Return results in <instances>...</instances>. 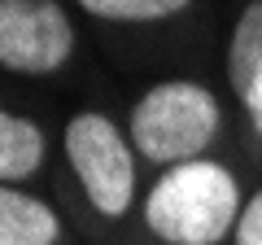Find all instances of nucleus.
<instances>
[{"instance_id":"1","label":"nucleus","mask_w":262,"mask_h":245,"mask_svg":"<svg viewBox=\"0 0 262 245\" xmlns=\"http://www.w3.org/2000/svg\"><path fill=\"white\" fill-rule=\"evenodd\" d=\"M241 184L210 158L166 167L144 197V228L166 245H219L236 232Z\"/></svg>"},{"instance_id":"2","label":"nucleus","mask_w":262,"mask_h":245,"mask_svg":"<svg viewBox=\"0 0 262 245\" xmlns=\"http://www.w3.org/2000/svg\"><path fill=\"white\" fill-rule=\"evenodd\" d=\"M219 122H223V110L210 88L192 84V79H166V84H153L131 105L127 136L144 162L184 167L214 145Z\"/></svg>"},{"instance_id":"3","label":"nucleus","mask_w":262,"mask_h":245,"mask_svg":"<svg viewBox=\"0 0 262 245\" xmlns=\"http://www.w3.org/2000/svg\"><path fill=\"white\" fill-rule=\"evenodd\" d=\"M66 158L75 167L88 201L105 219H122L136 201V145L105 114L83 110L66 122Z\"/></svg>"},{"instance_id":"4","label":"nucleus","mask_w":262,"mask_h":245,"mask_svg":"<svg viewBox=\"0 0 262 245\" xmlns=\"http://www.w3.org/2000/svg\"><path fill=\"white\" fill-rule=\"evenodd\" d=\"M75 53V27L57 0H0V66L53 75Z\"/></svg>"},{"instance_id":"5","label":"nucleus","mask_w":262,"mask_h":245,"mask_svg":"<svg viewBox=\"0 0 262 245\" xmlns=\"http://www.w3.org/2000/svg\"><path fill=\"white\" fill-rule=\"evenodd\" d=\"M61 219L35 193H22L18 184H0V245H57Z\"/></svg>"},{"instance_id":"6","label":"nucleus","mask_w":262,"mask_h":245,"mask_svg":"<svg viewBox=\"0 0 262 245\" xmlns=\"http://www.w3.org/2000/svg\"><path fill=\"white\" fill-rule=\"evenodd\" d=\"M44 158H48V140L39 132V122L0 110V184L31 179L44 167Z\"/></svg>"},{"instance_id":"7","label":"nucleus","mask_w":262,"mask_h":245,"mask_svg":"<svg viewBox=\"0 0 262 245\" xmlns=\"http://www.w3.org/2000/svg\"><path fill=\"white\" fill-rule=\"evenodd\" d=\"M227 79H232V92L241 96V101L262 79V0H249V5L241 9V18H236V27H232Z\"/></svg>"},{"instance_id":"8","label":"nucleus","mask_w":262,"mask_h":245,"mask_svg":"<svg viewBox=\"0 0 262 245\" xmlns=\"http://www.w3.org/2000/svg\"><path fill=\"white\" fill-rule=\"evenodd\" d=\"M188 5L192 0H79V9L110 22H158L170 13H184Z\"/></svg>"},{"instance_id":"9","label":"nucleus","mask_w":262,"mask_h":245,"mask_svg":"<svg viewBox=\"0 0 262 245\" xmlns=\"http://www.w3.org/2000/svg\"><path fill=\"white\" fill-rule=\"evenodd\" d=\"M232 245H262V189L245 201L241 219H236V232H232Z\"/></svg>"},{"instance_id":"10","label":"nucleus","mask_w":262,"mask_h":245,"mask_svg":"<svg viewBox=\"0 0 262 245\" xmlns=\"http://www.w3.org/2000/svg\"><path fill=\"white\" fill-rule=\"evenodd\" d=\"M245 110H249V118H253V127H258V132H262V79H258V84H253V92L249 96H245Z\"/></svg>"}]
</instances>
